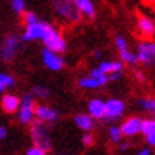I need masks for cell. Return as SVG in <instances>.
Segmentation results:
<instances>
[{
    "instance_id": "5bb4252c",
    "label": "cell",
    "mask_w": 155,
    "mask_h": 155,
    "mask_svg": "<svg viewBox=\"0 0 155 155\" xmlns=\"http://www.w3.org/2000/svg\"><path fill=\"white\" fill-rule=\"evenodd\" d=\"M88 114L93 118H104L105 117V103L100 98H94L88 103Z\"/></svg>"
},
{
    "instance_id": "ffe728a7",
    "label": "cell",
    "mask_w": 155,
    "mask_h": 155,
    "mask_svg": "<svg viewBox=\"0 0 155 155\" xmlns=\"http://www.w3.org/2000/svg\"><path fill=\"white\" fill-rule=\"evenodd\" d=\"M13 85H14V80L12 75L0 73V93L6 91L7 87H13Z\"/></svg>"
},
{
    "instance_id": "f35d334b",
    "label": "cell",
    "mask_w": 155,
    "mask_h": 155,
    "mask_svg": "<svg viewBox=\"0 0 155 155\" xmlns=\"http://www.w3.org/2000/svg\"><path fill=\"white\" fill-rule=\"evenodd\" d=\"M154 120H155V118H154Z\"/></svg>"
},
{
    "instance_id": "f546056e",
    "label": "cell",
    "mask_w": 155,
    "mask_h": 155,
    "mask_svg": "<svg viewBox=\"0 0 155 155\" xmlns=\"http://www.w3.org/2000/svg\"><path fill=\"white\" fill-rule=\"evenodd\" d=\"M93 142H94V138H93V135L91 134H85L84 137H83V144L87 147L93 145Z\"/></svg>"
},
{
    "instance_id": "3957f363",
    "label": "cell",
    "mask_w": 155,
    "mask_h": 155,
    "mask_svg": "<svg viewBox=\"0 0 155 155\" xmlns=\"http://www.w3.org/2000/svg\"><path fill=\"white\" fill-rule=\"evenodd\" d=\"M34 115H36V105H34V100L30 94H26L21 98V104L19 108V114L17 118L19 121L24 125H27L30 122H33Z\"/></svg>"
},
{
    "instance_id": "836d02e7",
    "label": "cell",
    "mask_w": 155,
    "mask_h": 155,
    "mask_svg": "<svg viewBox=\"0 0 155 155\" xmlns=\"http://www.w3.org/2000/svg\"><path fill=\"white\" fill-rule=\"evenodd\" d=\"M137 155H151V151L148 150V148H144V150H141Z\"/></svg>"
},
{
    "instance_id": "8fae6325",
    "label": "cell",
    "mask_w": 155,
    "mask_h": 155,
    "mask_svg": "<svg viewBox=\"0 0 155 155\" xmlns=\"http://www.w3.org/2000/svg\"><path fill=\"white\" fill-rule=\"evenodd\" d=\"M36 117L43 122H54L58 118V113L47 105H37L36 107Z\"/></svg>"
},
{
    "instance_id": "603a6c76",
    "label": "cell",
    "mask_w": 155,
    "mask_h": 155,
    "mask_svg": "<svg viewBox=\"0 0 155 155\" xmlns=\"http://www.w3.org/2000/svg\"><path fill=\"white\" fill-rule=\"evenodd\" d=\"M141 132L144 135L155 132V120H142V128Z\"/></svg>"
},
{
    "instance_id": "277c9868",
    "label": "cell",
    "mask_w": 155,
    "mask_h": 155,
    "mask_svg": "<svg viewBox=\"0 0 155 155\" xmlns=\"http://www.w3.org/2000/svg\"><path fill=\"white\" fill-rule=\"evenodd\" d=\"M43 41H44V44H46V47L50 48L51 51L64 53V51H66V48H67L66 40L61 37L60 33H58V31H57L53 26H50V27H48L47 34L44 36Z\"/></svg>"
},
{
    "instance_id": "4dcf8cb0",
    "label": "cell",
    "mask_w": 155,
    "mask_h": 155,
    "mask_svg": "<svg viewBox=\"0 0 155 155\" xmlns=\"http://www.w3.org/2000/svg\"><path fill=\"white\" fill-rule=\"evenodd\" d=\"M147 137V142L150 144L151 147H155V132H152V134H148Z\"/></svg>"
},
{
    "instance_id": "e0dca14e",
    "label": "cell",
    "mask_w": 155,
    "mask_h": 155,
    "mask_svg": "<svg viewBox=\"0 0 155 155\" xmlns=\"http://www.w3.org/2000/svg\"><path fill=\"white\" fill-rule=\"evenodd\" d=\"M101 71H104L105 74H111L115 71H122L124 66H122L121 61H103L98 67Z\"/></svg>"
},
{
    "instance_id": "9a60e30c",
    "label": "cell",
    "mask_w": 155,
    "mask_h": 155,
    "mask_svg": "<svg viewBox=\"0 0 155 155\" xmlns=\"http://www.w3.org/2000/svg\"><path fill=\"white\" fill-rule=\"evenodd\" d=\"M75 3H77V7L81 14H84L90 19H93L95 16V7L91 0H75Z\"/></svg>"
},
{
    "instance_id": "1f68e13d",
    "label": "cell",
    "mask_w": 155,
    "mask_h": 155,
    "mask_svg": "<svg viewBox=\"0 0 155 155\" xmlns=\"http://www.w3.org/2000/svg\"><path fill=\"white\" fill-rule=\"evenodd\" d=\"M121 77V71H115V73H111V74H108V78L111 81H115V80H118Z\"/></svg>"
},
{
    "instance_id": "cb8c5ba5",
    "label": "cell",
    "mask_w": 155,
    "mask_h": 155,
    "mask_svg": "<svg viewBox=\"0 0 155 155\" xmlns=\"http://www.w3.org/2000/svg\"><path fill=\"white\" fill-rule=\"evenodd\" d=\"M33 93L37 95V97H40V98H48L50 94H51L50 90H48L47 87H43V85H36L33 88Z\"/></svg>"
},
{
    "instance_id": "44dd1931",
    "label": "cell",
    "mask_w": 155,
    "mask_h": 155,
    "mask_svg": "<svg viewBox=\"0 0 155 155\" xmlns=\"http://www.w3.org/2000/svg\"><path fill=\"white\" fill-rule=\"evenodd\" d=\"M90 75H91V77H94L95 80L98 81V83H100L101 85L107 84V81L110 80V78H108V74H105L104 71H101V70L98 68V67H97V68H94V70H91Z\"/></svg>"
},
{
    "instance_id": "7a4b0ae2",
    "label": "cell",
    "mask_w": 155,
    "mask_h": 155,
    "mask_svg": "<svg viewBox=\"0 0 155 155\" xmlns=\"http://www.w3.org/2000/svg\"><path fill=\"white\" fill-rule=\"evenodd\" d=\"M31 138H33L34 144L43 148L44 151L51 148V141H50V137L47 134V130L43 125V121L38 118L33 120V122H31Z\"/></svg>"
},
{
    "instance_id": "74e56055",
    "label": "cell",
    "mask_w": 155,
    "mask_h": 155,
    "mask_svg": "<svg viewBox=\"0 0 155 155\" xmlns=\"http://www.w3.org/2000/svg\"><path fill=\"white\" fill-rule=\"evenodd\" d=\"M144 2H145V3H154L155 0H144Z\"/></svg>"
},
{
    "instance_id": "ac0fdd59",
    "label": "cell",
    "mask_w": 155,
    "mask_h": 155,
    "mask_svg": "<svg viewBox=\"0 0 155 155\" xmlns=\"http://www.w3.org/2000/svg\"><path fill=\"white\" fill-rule=\"evenodd\" d=\"M78 84H80V87H83V88H97V87H101V84H100L98 81L95 80L94 77H81L80 81H78Z\"/></svg>"
},
{
    "instance_id": "f1b7e54d",
    "label": "cell",
    "mask_w": 155,
    "mask_h": 155,
    "mask_svg": "<svg viewBox=\"0 0 155 155\" xmlns=\"http://www.w3.org/2000/svg\"><path fill=\"white\" fill-rule=\"evenodd\" d=\"M115 44H117V47H118V50H120V51H121V50H127V48H128L127 40H125L124 37H121V36L115 38Z\"/></svg>"
},
{
    "instance_id": "d6986e66",
    "label": "cell",
    "mask_w": 155,
    "mask_h": 155,
    "mask_svg": "<svg viewBox=\"0 0 155 155\" xmlns=\"http://www.w3.org/2000/svg\"><path fill=\"white\" fill-rule=\"evenodd\" d=\"M120 57H121V60L124 61V63H128V64H131V66H134V64L138 63V56L134 54V53H131L128 48L127 50H121V51H120Z\"/></svg>"
},
{
    "instance_id": "9c48e42d",
    "label": "cell",
    "mask_w": 155,
    "mask_h": 155,
    "mask_svg": "<svg viewBox=\"0 0 155 155\" xmlns=\"http://www.w3.org/2000/svg\"><path fill=\"white\" fill-rule=\"evenodd\" d=\"M41 57H43V63L46 64V67H47L48 70H51V71H58L64 66V60L58 56V53L51 51L47 47L41 51Z\"/></svg>"
},
{
    "instance_id": "8d00e7d4",
    "label": "cell",
    "mask_w": 155,
    "mask_h": 155,
    "mask_svg": "<svg viewBox=\"0 0 155 155\" xmlns=\"http://www.w3.org/2000/svg\"><path fill=\"white\" fill-rule=\"evenodd\" d=\"M127 148H128V144H127V142L121 144V150H127Z\"/></svg>"
},
{
    "instance_id": "52a82bcc",
    "label": "cell",
    "mask_w": 155,
    "mask_h": 155,
    "mask_svg": "<svg viewBox=\"0 0 155 155\" xmlns=\"http://www.w3.org/2000/svg\"><path fill=\"white\" fill-rule=\"evenodd\" d=\"M137 56H138V61L142 64H155V43H140Z\"/></svg>"
},
{
    "instance_id": "8992f818",
    "label": "cell",
    "mask_w": 155,
    "mask_h": 155,
    "mask_svg": "<svg viewBox=\"0 0 155 155\" xmlns=\"http://www.w3.org/2000/svg\"><path fill=\"white\" fill-rule=\"evenodd\" d=\"M20 47V38L17 34H10L5 38V41L2 44L0 48V56L5 61H10L13 60Z\"/></svg>"
},
{
    "instance_id": "4fadbf2b",
    "label": "cell",
    "mask_w": 155,
    "mask_h": 155,
    "mask_svg": "<svg viewBox=\"0 0 155 155\" xmlns=\"http://www.w3.org/2000/svg\"><path fill=\"white\" fill-rule=\"evenodd\" d=\"M138 30L144 37H152L155 34V23L147 16L138 17Z\"/></svg>"
},
{
    "instance_id": "4316f807",
    "label": "cell",
    "mask_w": 155,
    "mask_h": 155,
    "mask_svg": "<svg viewBox=\"0 0 155 155\" xmlns=\"http://www.w3.org/2000/svg\"><path fill=\"white\" fill-rule=\"evenodd\" d=\"M23 20L26 24H31V23H34V21H37V17H36V14L31 13V12H26V13L23 14Z\"/></svg>"
},
{
    "instance_id": "d4e9b609",
    "label": "cell",
    "mask_w": 155,
    "mask_h": 155,
    "mask_svg": "<svg viewBox=\"0 0 155 155\" xmlns=\"http://www.w3.org/2000/svg\"><path fill=\"white\" fill-rule=\"evenodd\" d=\"M122 135H124V134H122L121 127H111L110 128V138H111L113 142H120Z\"/></svg>"
},
{
    "instance_id": "484cf974",
    "label": "cell",
    "mask_w": 155,
    "mask_h": 155,
    "mask_svg": "<svg viewBox=\"0 0 155 155\" xmlns=\"http://www.w3.org/2000/svg\"><path fill=\"white\" fill-rule=\"evenodd\" d=\"M12 7L16 13H21V12H24V2L23 0H13Z\"/></svg>"
},
{
    "instance_id": "83f0119b",
    "label": "cell",
    "mask_w": 155,
    "mask_h": 155,
    "mask_svg": "<svg viewBox=\"0 0 155 155\" xmlns=\"http://www.w3.org/2000/svg\"><path fill=\"white\" fill-rule=\"evenodd\" d=\"M26 155H46V151L43 150V148H40V147L34 145L27 151V154Z\"/></svg>"
},
{
    "instance_id": "ba28073f",
    "label": "cell",
    "mask_w": 155,
    "mask_h": 155,
    "mask_svg": "<svg viewBox=\"0 0 155 155\" xmlns=\"http://www.w3.org/2000/svg\"><path fill=\"white\" fill-rule=\"evenodd\" d=\"M124 108H125V104L121 100L117 98L108 100V101H105V117L104 118L108 120V121L118 120L124 113Z\"/></svg>"
},
{
    "instance_id": "5b68a950",
    "label": "cell",
    "mask_w": 155,
    "mask_h": 155,
    "mask_svg": "<svg viewBox=\"0 0 155 155\" xmlns=\"http://www.w3.org/2000/svg\"><path fill=\"white\" fill-rule=\"evenodd\" d=\"M50 27V24L44 23V21H34L31 24H27L26 26V30H24L23 38L24 41H31V40H43L44 36L47 34V30Z\"/></svg>"
},
{
    "instance_id": "d6a6232c",
    "label": "cell",
    "mask_w": 155,
    "mask_h": 155,
    "mask_svg": "<svg viewBox=\"0 0 155 155\" xmlns=\"http://www.w3.org/2000/svg\"><path fill=\"white\" fill-rule=\"evenodd\" d=\"M6 135H7V131H6V128L0 125V140H3V138H6Z\"/></svg>"
},
{
    "instance_id": "2e32d148",
    "label": "cell",
    "mask_w": 155,
    "mask_h": 155,
    "mask_svg": "<svg viewBox=\"0 0 155 155\" xmlns=\"http://www.w3.org/2000/svg\"><path fill=\"white\" fill-rule=\"evenodd\" d=\"M75 125L84 131H90L93 128V117L90 114H78L74 118Z\"/></svg>"
},
{
    "instance_id": "d590c367",
    "label": "cell",
    "mask_w": 155,
    "mask_h": 155,
    "mask_svg": "<svg viewBox=\"0 0 155 155\" xmlns=\"http://www.w3.org/2000/svg\"><path fill=\"white\" fill-rule=\"evenodd\" d=\"M101 56H103V53L100 51V50H97V51H94V57H95V58H100V57H101Z\"/></svg>"
},
{
    "instance_id": "30bf717a",
    "label": "cell",
    "mask_w": 155,
    "mask_h": 155,
    "mask_svg": "<svg viewBox=\"0 0 155 155\" xmlns=\"http://www.w3.org/2000/svg\"><path fill=\"white\" fill-rule=\"evenodd\" d=\"M141 128H142V120L141 118H138V117L127 118L125 121L122 122V125H121L122 134H124L125 137L137 135L138 132H141Z\"/></svg>"
},
{
    "instance_id": "6da1fadb",
    "label": "cell",
    "mask_w": 155,
    "mask_h": 155,
    "mask_svg": "<svg viewBox=\"0 0 155 155\" xmlns=\"http://www.w3.org/2000/svg\"><path fill=\"white\" fill-rule=\"evenodd\" d=\"M53 7L58 14V17H61L66 21L77 23L80 20L81 13L77 7L75 0H53Z\"/></svg>"
},
{
    "instance_id": "7402d4cb",
    "label": "cell",
    "mask_w": 155,
    "mask_h": 155,
    "mask_svg": "<svg viewBox=\"0 0 155 155\" xmlns=\"http://www.w3.org/2000/svg\"><path fill=\"white\" fill-rule=\"evenodd\" d=\"M140 105H141L145 111L155 114V98L152 97H147V98H141L140 100Z\"/></svg>"
},
{
    "instance_id": "7c38bea8",
    "label": "cell",
    "mask_w": 155,
    "mask_h": 155,
    "mask_svg": "<svg viewBox=\"0 0 155 155\" xmlns=\"http://www.w3.org/2000/svg\"><path fill=\"white\" fill-rule=\"evenodd\" d=\"M20 104H21V100L13 94H5L3 98H2V108L9 114H13L16 111H19Z\"/></svg>"
},
{
    "instance_id": "e575fe53",
    "label": "cell",
    "mask_w": 155,
    "mask_h": 155,
    "mask_svg": "<svg viewBox=\"0 0 155 155\" xmlns=\"http://www.w3.org/2000/svg\"><path fill=\"white\" fill-rule=\"evenodd\" d=\"M135 75H137V78H138L140 81H145V77H144V74H142V73H140V71H137Z\"/></svg>"
}]
</instances>
